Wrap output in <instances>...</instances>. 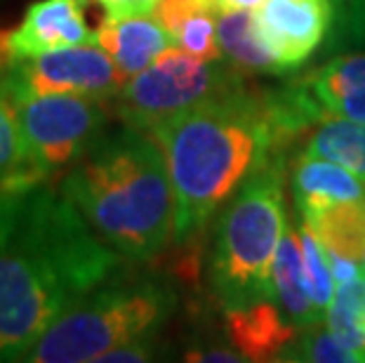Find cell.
I'll list each match as a JSON object with an SVG mask.
<instances>
[{
    "instance_id": "obj_32",
    "label": "cell",
    "mask_w": 365,
    "mask_h": 363,
    "mask_svg": "<svg viewBox=\"0 0 365 363\" xmlns=\"http://www.w3.org/2000/svg\"><path fill=\"white\" fill-rule=\"evenodd\" d=\"M76 3H81V5H85V3H90V0H76Z\"/></svg>"
},
{
    "instance_id": "obj_17",
    "label": "cell",
    "mask_w": 365,
    "mask_h": 363,
    "mask_svg": "<svg viewBox=\"0 0 365 363\" xmlns=\"http://www.w3.org/2000/svg\"><path fill=\"white\" fill-rule=\"evenodd\" d=\"M156 17L170 31L175 48L200 59H224L212 7L198 0H160Z\"/></svg>"
},
{
    "instance_id": "obj_34",
    "label": "cell",
    "mask_w": 365,
    "mask_h": 363,
    "mask_svg": "<svg viewBox=\"0 0 365 363\" xmlns=\"http://www.w3.org/2000/svg\"><path fill=\"white\" fill-rule=\"evenodd\" d=\"M363 274H365V260H363Z\"/></svg>"
},
{
    "instance_id": "obj_6",
    "label": "cell",
    "mask_w": 365,
    "mask_h": 363,
    "mask_svg": "<svg viewBox=\"0 0 365 363\" xmlns=\"http://www.w3.org/2000/svg\"><path fill=\"white\" fill-rule=\"evenodd\" d=\"M10 102L17 111L24 144V165L17 189L61 180L115 118L111 102L104 99L17 90L10 95Z\"/></svg>"
},
{
    "instance_id": "obj_19",
    "label": "cell",
    "mask_w": 365,
    "mask_h": 363,
    "mask_svg": "<svg viewBox=\"0 0 365 363\" xmlns=\"http://www.w3.org/2000/svg\"><path fill=\"white\" fill-rule=\"evenodd\" d=\"M299 220L312 227L328 252L356 262L365 260V198L332 203Z\"/></svg>"
},
{
    "instance_id": "obj_1",
    "label": "cell",
    "mask_w": 365,
    "mask_h": 363,
    "mask_svg": "<svg viewBox=\"0 0 365 363\" xmlns=\"http://www.w3.org/2000/svg\"><path fill=\"white\" fill-rule=\"evenodd\" d=\"M123 260L59 187L0 189V361L24 359Z\"/></svg>"
},
{
    "instance_id": "obj_33",
    "label": "cell",
    "mask_w": 365,
    "mask_h": 363,
    "mask_svg": "<svg viewBox=\"0 0 365 363\" xmlns=\"http://www.w3.org/2000/svg\"><path fill=\"white\" fill-rule=\"evenodd\" d=\"M339 3H344V0H335V5H339Z\"/></svg>"
},
{
    "instance_id": "obj_27",
    "label": "cell",
    "mask_w": 365,
    "mask_h": 363,
    "mask_svg": "<svg viewBox=\"0 0 365 363\" xmlns=\"http://www.w3.org/2000/svg\"><path fill=\"white\" fill-rule=\"evenodd\" d=\"M184 361L198 363H247L234 344H207V347H191L184 354Z\"/></svg>"
},
{
    "instance_id": "obj_21",
    "label": "cell",
    "mask_w": 365,
    "mask_h": 363,
    "mask_svg": "<svg viewBox=\"0 0 365 363\" xmlns=\"http://www.w3.org/2000/svg\"><path fill=\"white\" fill-rule=\"evenodd\" d=\"M297 234H299V245H302V260H304L309 295H312L318 319L325 323V314H328V309L337 292V281L330 267V255L325 250V245L321 243V238L314 234L307 222L299 220Z\"/></svg>"
},
{
    "instance_id": "obj_18",
    "label": "cell",
    "mask_w": 365,
    "mask_h": 363,
    "mask_svg": "<svg viewBox=\"0 0 365 363\" xmlns=\"http://www.w3.org/2000/svg\"><path fill=\"white\" fill-rule=\"evenodd\" d=\"M299 153L339 163L365 180V123L325 116L307 133Z\"/></svg>"
},
{
    "instance_id": "obj_13",
    "label": "cell",
    "mask_w": 365,
    "mask_h": 363,
    "mask_svg": "<svg viewBox=\"0 0 365 363\" xmlns=\"http://www.w3.org/2000/svg\"><path fill=\"white\" fill-rule=\"evenodd\" d=\"M290 187L299 218L341 200L365 198V180L332 160L297 153L290 170Z\"/></svg>"
},
{
    "instance_id": "obj_14",
    "label": "cell",
    "mask_w": 365,
    "mask_h": 363,
    "mask_svg": "<svg viewBox=\"0 0 365 363\" xmlns=\"http://www.w3.org/2000/svg\"><path fill=\"white\" fill-rule=\"evenodd\" d=\"M304 76L325 113L365 123V50L339 52Z\"/></svg>"
},
{
    "instance_id": "obj_31",
    "label": "cell",
    "mask_w": 365,
    "mask_h": 363,
    "mask_svg": "<svg viewBox=\"0 0 365 363\" xmlns=\"http://www.w3.org/2000/svg\"><path fill=\"white\" fill-rule=\"evenodd\" d=\"M198 3H203V5H207V7H212V0H198ZM212 10H215V7H212ZM217 12V10H215Z\"/></svg>"
},
{
    "instance_id": "obj_16",
    "label": "cell",
    "mask_w": 365,
    "mask_h": 363,
    "mask_svg": "<svg viewBox=\"0 0 365 363\" xmlns=\"http://www.w3.org/2000/svg\"><path fill=\"white\" fill-rule=\"evenodd\" d=\"M217 38H220L222 57L243 76H278L283 68L264 45L257 26V17L250 10L220 12L217 19Z\"/></svg>"
},
{
    "instance_id": "obj_7",
    "label": "cell",
    "mask_w": 365,
    "mask_h": 363,
    "mask_svg": "<svg viewBox=\"0 0 365 363\" xmlns=\"http://www.w3.org/2000/svg\"><path fill=\"white\" fill-rule=\"evenodd\" d=\"M240 85H245V76L227 59H200L180 48H170L142 73L123 83L111 106L120 126L151 133L168 118Z\"/></svg>"
},
{
    "instance_id": "obj_25",
    "label": "cell",
    "mask_w": 365,
    "mask_h": 363,
    "mask_svg": "<svg viewBox=\"0 0 365 363\" xmlns=\"http://www.w3.org/2000/svg\"><path fill=\"white\" fill-rule=\"evenodd\" d=\"M156 354H158V335H146V337L130 339V342L106 352L99 359V363H144L156 359Z\"/></svg>"
},
{
    "instance_id": "obj_8",
    "label": "cell",
    "mask_w": 365,
    "mask_h": 363,
    "mask_svg": "<svg viewBox=\"0 0 365 363\" xmlns=\"http://www.w3.org/2000/svg\"><path fill=\"white\" fill-rule=\"evenodd\" d=\"M123 73L99 45H73L38 57L14 59L12 92L34 95H76L113 102L120 92Z\"/></svg>"
},
{
    "instance_id": "obj_15",
    "label": "cell",
    "mask_w": 365,
    "mask_h": 363,
    "mask_svg": "<svg viewBox=\"0 0 365 363\" xmlns=\"http://www.w3.org/2000/svg\"><path fill=\"white\" fill-rule=\"evenodd\" d=\"M271 297L283 309L287 319L302 330L323 323L318 319L312 295H309V288H307L299 234L294 227L285 229L281 245H278L274 269H271Z\"/></svg>"
},
{
    "instance_id": "obj_22",
    "label": "cell",
    "mask_w": 365,
    "mask_h": 363,
    "mask_svg": "<svg viewBox=\"0 0 365 363\" xmlns=\"http://www.w3.org/2000/svg\"><path fill=\"white\" fill-rule=\"evenodd\" d=\"M278 361H292V363H359L356 354L346 349L339 339L330 333L325 323H318L294 339L292 344L285 347V352L278 357Z\"/></svg>"
},
{
    "instance_id": "obj_24",
    "label": "cell",
    "mask_w": 365,
    "mask_h": 363,
    "mask_svg": "<svg viewBox=\"0 0 365 363\" xmlns=\"http://www.w3.org/2000/svg\"><path fill=\"white\" fill-rule=\"evenodd\" d=\"M328 45L330 52L365 50V0H344L337 5Z\"/></svg>"
},
{
    "instance_id": "obj_3",
    "label": "cell",
    "mask_w": 365,
    "mask_h": 363,
    "mask_svg": "<svg viewBox=\"0 0 365 363\" xmlns=\"http://www.w3.org/2000/svg\"><path fill=\"white\" fill-rule=\"evenodd\" d=\"M59 189L125 260H156L175 243L173 180L149 133L128 126L106 130L66 170Z\"/></svg>"
},
{
    "instance_id": "obj_4",
    "label": "cell",
    "mask_w": 365,
    "mask_h": 363,
    "mask_svg": "<svg viewBox=\"0 0 365 363\" xmlns=\"http://www.w3.org/2000/svg\"><path fill=\"white\" fill-rule=\"evenodd\" d=\"M287 158L269 156L220 210L210 252V288L224 309L271 295V269L287 229Z\"/></svg>"
},
{
    "instance_id": "obj_29",
    "label": "cell",
    "mask_w": 365,
    "mask_h": 363,
    "mask_svg": "<svg viewBox=\"0 0 365 363\" xmlns=\"http://www.w3.org/2000/svg\"><path fill=\"white\" fill-rule=\"evenodd\" d=\"M328 255H330V267H332V274H335L337 283H346V281H354V279H359V276H363L361 265L356 260L341 257V255H335V252H328Z\"/></svg>"
},
{
    "instance_id": "obj_9",
    "label": "cell",
    "mask_w": 365,
    "mask_h": 363,
    "mask_svg": "<svg viewBox=\"0 0 365 363\" xmlns=\"http://www.w3.org/2000/svg\"><path fill=\"white\" fill-rule=\"evenodd\" d=\"M257 26L285 76L297 73L332 34L335 0H262Z\"/></svg>"
},
{
    "instance_id": "obj_30",
    "label": "cell",
    "mask_w": 365,
    "mask_h": 363,
    "mask_svg": "<svg viewBox=\"0 0 365 363\" xmlns=\"http://www.w3.org/2000/svg\"><path fill=\"white\" fill-rule=\"evenodd\" d=\"M262 0H212V7L217 12H231V10H255Z\"/></svg>"
},
{
    "instance_id": "obj_12",
    "label": "cell",
    "mask_w": 365,
    "mask_h": 363,
    "mask_svg": "<svg viewBox=\"0 0 365 363\" xmlns=\"http://www.w3.org/2000/svg\"><path fill=\"white\" fill-rule=\"evenodd\" d=\"M97 45L108 52L123 78L128 81L142 73L165 50L175 48V41L156 14H139L120 19L104 17L102 26L97 29Z\"/></svg>"
},
{
    "instance_id": "obj_26",
    "label": "cell",
    "mask_w": 365,
    "mask_h": 363,
    "mask_svg": "<svg viewBox=\"0 0 365 363\" xmlns=\"http://www.w3.org/2000/svg\"><path fill=\"white\" fill-rule=\"evenodd\" d=\"M104 10V17H139V14H156L160 0H95Z\"/></svg>"
},
{
    "instance_id": "obj_23",
    "label": "cell",
    "mask_w": 365,
    "mask_h": 363,
    "mask_svg": "<svg viewBox=\"0 0 365 363\" xmlns=\"http://www.w3.org/2000/svg\"><path fill=\"white\" fill-rule=\"evenodd\" d=\"M21 165H24V144H21L17 111L10 99L0 97V189H17Z\"/></svg>"
},
{
    "instance_id": "obj_10",
    "label": "cell",
    "mask_w": 365,
    "mask_h": 363,
    "mask_svg": "<svg viewBox=\"0 0 365 363\" xmlns=\"http://www.w3.org/2000/svg\"><path fill=\"white\" fill-rule=\"evenodd\" d=\"M7 45L14 59H26L73 45H97V31L88 26L76 0H36L7 31Z\"/></svg>"
},
{
    "instance_id": "obj_2",
    "label": "cell",
    "mask_w": 365,
    "mask_h": 363,
    "mask_svg": "<svg viewBox=\"0 0 365 363\" xmlns=\"http://www.w3.org/2000/svg\"><path fill=\"white\" fill-rule=\"evenodd\" d=\"M149 135L165 156L175 189L173 245L196 241L247 175L269 156H281L262 90H252L247 83L168 118Z\"/></svg>"
},
{
    "instance_id": "obj_5",
    "label": "cell",
    "mask_w": 365,
    "mask_h": 363,
    "mask_svg": "<svg viewBox=\"0 0 365 363\" xmlns=\"http://www.w3.org/2000/svg\"><path fill=\"white\" fill-rule=\"evenodd\" d=\"M180 305L175 285L158 274L120 269L68 307L24 354L26 363H92L130 339L160 335Z\"/></svg>"
},
{
    "instance_id": "obj_20",
    "label": "cell",
    "mask_w": 365,
    "mask_h": 363,
    "mask_svg": "<svg viewBox=\"0 0 365 363\" xmlns=\"http://www.w3.org/2000/svg\"><path fill=\"white\" fill-rule=\"evenodd\" d=\"M325 326L346 349L365 361V276L337 283L335 300L325 314Z\"/></svg>"
},
{
    "instance_id": "obj_11",
    "label": "cell",
    "mask_w": 365,
    "mask_h": 363,
    "mask_svg": "<svg viewBox=\"0 0 365 363\" xmlns=\"http://www.w3.org/2000/svg\"><path fill=\"white\" fill-rule=\"evenodd\" d=\"M224 330L229 344L250 361H278L287 344L302 335V328L287 319L274 297H264L247 307L224 309Z\"/></svg>"
},
{
    "instance_id": "obj_28",
    "label": "cell",
    "mask_w": 365,
    "mask_h": 363,
    "mask_svg": "<svg viewBox=\"0 0 365 363\" xmlns=\"http://www.w3.org/2000/svg\"><path fill=\"white\" fill-rule=\"evenodd\" d=\"M12 66H14V57L10 52V45H7V31H0V97L10 99V90H12Z\"/></svg>"
}]
</instances>
